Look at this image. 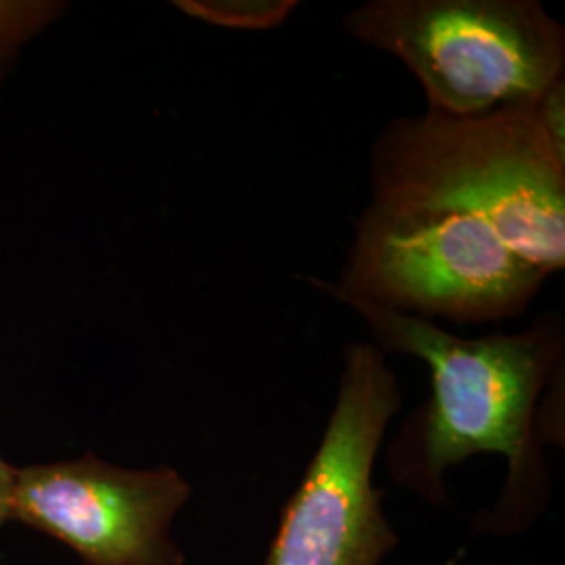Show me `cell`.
Listing matches in <instances>:
<instances>
[{
	"label": "cell",
	"instance_id": "1",
	"mask_svg": "<svg viewBox=\"0 0 565 565\" xmlns=\"http://www.w3.org/2000/svg\"><path fill=\"white\" fill-rule=\"evenodd\" d=\"M369 184L340 279H306L329 298L503 323L564 270L565 156L536 105L394 118L371 145Z\"/></svg>",
	"mask_w": 565,
	"mask_h": 565
},
{
	"label": "cell",
	"instance_id": "2",
	"mask_svg": "<svg viewBox=\"0 0 565 565\" xmlns=\"http://www.w3.org/2000/svg\"><path fill=\"white\" fill-rule=\"evenodd\" d=\"M356 312L385 356L408 354L429 369V396L387 446L385 467L429 505H448L446 473L478 455L505 457L507 480L476 530L522 534L548 501L541 403L564 375L565 323L546 310L520 331L463 338L429 319L352 298H333Z\"/></svg>",
	"mask_w": 565,
	"mask_h": 565
},
{
	"label": "cell",
	"instance_id": "3",
	"mask_svg": "<svg viewBox=\"0 0 565 565\" xmlns=\"http://www.w3.org/2000/svg\"><path fill=\"white\" fill-rule=\"evenodd\" d=\"M343 30L422 84L427 111L480 118L532 107L565 81V28L539 0H371Z\"/></svg>",
	"mask_w": 565,
	"mask_h": 565
},
{
	"label": "cell",
	"instance_id": "4",
	"mask_svg": "<svg viewBox=\"0 0 565 565\" xmlns=\"http://www.w3.org/2000/svg\"><path fill=\"white\" fill-rule=\"evenodd\" d=\"M401 406L384 352L348 343L323 438L282 505L264 565H382L396 551L401 539L385 515L375 463Z\"/></svg>",
	"mask_w": 565,
	"mask_h": 565
},
{
	"label": "cell",
	"instance_id": "5",
	"mask_svg": "<svg viewBox=\"0 0 565 565\" xmlns=\"http://www.w3.org/2000/svg\"><path fill=\"white\" fill-rule=\"evenodd\" d=\"M191 494L170 465L132 469L84 452L18 467L11 522L67 546L84 565H186L174 520Z\"/></svg>",
	"mask_w": 565,
	"mask_h": 565
},
{
	"label": "cell",
	"instance_id": "6",
	"mask_svg": "<svg viewBox=\"0 0 565 565\" xmlns=\"http://www.w3.org/2000/svg\"><path fill=\"white\" fill-rule=\"evenodd\" d=\"M174 7L193 18L224 30H275L300 7L296 0H177Z\"/></svg>",
	"mask_w": 565,
	"mask_h": 565
},
{
	"label": "cell",
	"instance_id": "7",
	"mask_svg": "<svg viewBox=\"0 0 565 565\" xmlns=\"http://www.w3.org/2000/svg\"><path fill=\"white\" fill-rule=\"evenodd\" d=\"M65 2L0 0V82L20 57L21 49L60 20Z\"/></svg>",
	"mask_w": 565,
	"mask_h": 565
},
{
	"label": "cell",
	"instance_id": "8",
	"mask_svg": "<svg viewBox=\"0 0 565 565\" xmlns=\"http://www.w3.org/2000/svg\"><path fill=\"white\" fill-rule=\"evenodd\" d=\"M536 116L545 128L548 141L565 156V81L553 84L541 102L536 103Z\"/></svg>",
	"mask_w": 565,
	"mask_h": 565
},
{
	"label": "cell",
	"instance_id": "9",
	"mask_svg": "<svg viewBox=\"0 0 565 565\" xmlns=\"http://www.w3.org/2000/svg\"><path fill=\"white\" fill-rule=\"evenodd\" d=\"M15 478H18V467L9 463V461L0 455V525L11 522V507H13Z\"/></svg>",
	"mask_w": 565,
	"mask_h": 565
}]
</instances>
